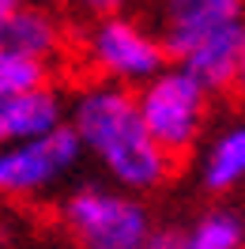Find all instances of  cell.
I'll list each match as a JSON object with an SVG mask.
<instances>
[{"mask_svg":"<svg viewBox=\"0 0 245 249\" xmlns=\"http://www.w3.org/2000/svg\"><path fill=\"white\" fill-rule=\"evenodd\" d=\"M79 151H87L72 124H61L38 140L8 143L0 155V189L8 196H34L57 185L64 174L79 162Z\"/></svg>","mask_w":245,"mask_h":249,"instance_id":"5b68a950","label":"cell"},{"mask_svg":"<svg viewBox=\"0 0 245 249\" xmlns=\"http://www.w3.org/2000/svg\"><path fill=\"white\" fill-rule=\"evenodd\" d=\"M83 57H87V64L98 79L143 87L151 76L162 72L170 53H166V42L158 34H151L140 19L102 16L83 34Z\"/></svg>","mask_w":245,"mask_h":249,"instance_id":"3957f363","label":"cell"},{"mask_svg":"<svg viewBox=\"0 0 245 249\" xmlns=\"http://www.w3.org/2000/svg\"><path fill=\"white\" fill-rule=\"evenodd\" d=\"M76 4L87 12V16L102 19V16H121V8L128 4V0H76Z\"/></svg>","mask_w":245,"mask_h":249,"instance_id":"5bb4252c","label":"cell"},{"mask_svg":"<svg viewBox=\"0 0 245 249\" xmlns=\"http://www.w3.org/2000/svg\"><path fill=\"white\" fill-rule=\"evenodd\" d=\"M189 238H192V249H242L245 231L238 223V215H230V212H208L189 231Z\"/></svg>","mask_w":245,"mask_h":249,"instance_id":"7c38bea8","label":"cell"},{"mask_svg":"<svg viewBox=\"0 0 245 249\" xmlns=\"http://www.w3.org/2000/svg\"><path fill=\"white\" fill-rule=\"evenodd\" d=\"M245 19V0H158V38L166 53L181 61L204 38Z\"/></svg>","mask_w":245,"mask_h":249,"instance_id":"8992f818","label":"cell"},{"mask_svg":"<svg viewBox=\"0 0 245 249\" xmlns=\"http://www.w3.org/2000/svg\"><path fill=\"white\" fill-rule=\"evenodd\" d=\"M23 0H0V16H8V12H16Z\"/></svg>","mask_w":245,"mask_h":249,"instance_id":"2e32d148","label":"cell"},{"mask_svg":"<svg viewBox=\"0 0 245 249\" xmlns=\"http://www.w3.org/2000/svg\"><path fill=\"white\" fill-rule=\"evenodd\" d=\"M242 49H245V19L242 23H230L223 31H215L211 38H204V42H200L196 49H189L177 64L189 68L208 91H223V87L234 83Z\"/></svg>","mask_w":245,"mask_h":249,"instance_id":"ba28073f","label":"cell"},{"mask_svg":"<svg viewBox=\"0 0 245 249\" xmlns=\"http://www.w3.org/2000/svg\"><path fill=\"white\" fill-rule=\"evenodd\" d=\"M64 124V102L53 87L19 94H0V136L8 143L38 140Z\"/></svg>","mask_w":245,"mask_h":249,"instance_id":"52a82bcc","label":"cell"},{"mask_svg":"<svg viewBox=\"0 0 245 249\" xmlns=\"http://www.w3.org/2000/svg\"><path fill=\"white\" fill-rule=\"evenodd\" d=\"M72 128L117 185L143 193L166 181L174 155H166L155 143V136L143 124L136 94L124 83L98 79L87 91H79L72 106Z\"/></svg>","mask_w":245,"mask_h":249,"instance_id":"6da1fadb","label":"cell"},{"mask_svg":"<svg viewBox=\"0 0 245 249\" xmlns=\"http://www.w3.org/2000/svg\"><path fill=\"white\" fill-rule=\"evenodd\" d=\"M64 223L79 249H147L151 227L136 200L106 189H79L64 200Z\"/></svg>","mask_w":245,"mask_h":249,"instance_id":"277c9868","label":"cell"},{"mask_svg":"<svg viewBox=\"0 0 245 249\" xmlns=\"http://www.w3.org/2000/svg\"><path fill=\"white\" fill-rule=\"evenodd\" d=\"M49 87V61L19 49H0V94Z\"/></svg>","mask_w":245,"mask_h":249,"instance_id":"8fae6325","label":"cell"},{"mask_svg":"<svg viewBox=\"0 0 245 249\" xmlns=\"http://www.w3.org/2000/svg\"><path fill=\"white\" fill-rule=\"evenodd\" d=\"M143 124L166 155H185L196 143L208 113V87L189 68H162L136 91Z\"/></svg>","mask_w":245,"mask_h":249,"instance_id":"7a4b0ae2","label":"cell"},{"mask_svg":"<svg viewBox=\"0 0 245 249\" xmlns=\"http://www.w3.org/2000/svg\"><path fill=\"white\" fill-rule=\"evenodd\" d=\"M230 87L245 98V49H242V61H238V72H234V83H230Z\"/></svg>","mask_w":245,"mask_h":249,"instance_id":"9a60e30c","label":"cell"},{"mask_svg":"<svg viewBox=\"0 0 245 249\" xmlns=\"http://www.w3.org/2000/svg\"><path fill=\"white\" fill-rule=\"evenodd\" d=\"M147 249H192V238L181 231H151Z\"/></svg>","mask_w":245,"mask_h":249,"instance_id":"4fadbf2b","label":"cell"},{"mask_svg":"<svg viewBox=\"0 0 245 249\" xmlns=\"http://www.w3.org/2000/svg\"><path fill=\"white\" fill-rule=\"evenodd\" d=\"M57 46H61V27L42 8L19 4L16 12L0 16V49H19V53H34L49 61Z\"/></svg>","mask_w":245,"mask_h":249,"instance_id":"9c48e42d","label":"cell"},{"mask_svg":"<svg viewBox=\"0 0 245 249\" xmlns=\"http://www.w3.org/2000/svg\"><path fill=\"white\" fill-rule=\"evenodd\" d=\"M200 174H204V185L215 189V193L242 181L245 178V124H234V128L215 136L208 155H204Z\"/></svg>","mask_w":245,"mask_h":249,"instance_id":"30bf717a","label":"cell"}]
</instances>
